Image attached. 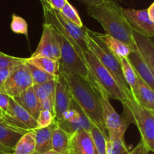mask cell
I'll list each match as a JSON object with an SVG mask.
<instances>
[{
    "label": "cell",
    "mask_w": 154,
    "mask_h": 154,
    "mask_svg": "<svg viewBox=\"0 0 154 154\" xmlns=\"http://www.w3.org/2000/svg\"><path fill=\"white\" fill-rule=\"evenodd\" d=\"M25 60L26 58L12 57V56L7 55L0 51V69L8 67V66H16V65L23 63Z\"/></svg>",
    "instance_id": "33"
},
{
    "label": "cell",
    "mask_w": 154,
    "mask_h": 154,
    "mask_svg": "<svg viewBox=\"0 0 154 154\" xmlns=\"http://www.w3.org/2000/svg\"><path fill=\"white\" fill-rule=\"evenodd\" d=\"M54 119H55L54 115L49 111H41L36 120L37 129L45 128L51 126L55 121Z\"/></svg>",
    "instance_id": "32"
},
{
    "label": "cell",
    "mask_w": 154,
    "mask_h": 154,
    "mask_svg": "<svg viewBox=\"0 0 154 154\" xmlns=\"http://www.w3.org/2000/svg\"><path fill=\"white\" fill-rule=\"evenodd\" d=\"M132 38L136 51L154 72V45L152 38L132 30Z\"/></svg>",
    "instance_id": "15"
},
{
    "label": "cell",
    "mask_w": 154,
    "mask_h": 154,
    "mask_svg": "<svg viewBox=\"0 0 154 154\" xmlns=\"http://www.w3.org/2000/svg\"><path fill=\"white\" fill-rule=\"evenodd\" d=\"M0 154H8V153H7L5 151H4V150H2V149L0 148Z\"/></svg>",
    "instance_id": "46"
},
{
    "label": "cell",
    "mask_w": 154,
    "mask_h": 154,
    "mask_svg": "<svg viewBox=\"0 0 154 154\" xmlns=\"http://www.w3.org/2000/svg\"><path fill=\"white\" fill-rule=\"evenodd\" d=\"M149 151L146 149L144 145L141 141H140L139 144L131 151H129V154H148Z\"/></svg>",
    "instance_id": "41"
},
{
    "label": "cell",
    "mask_w": 154,
    "mask_h": 154,
    "mask_svg": "<svg viewBox=\"0 0 154 154\" xmlns=\"http://www.w3.org/2000/svg\"><path fill=\"white\" fill-rule=\"evenodd\" d=\"M35 138L34 130L26 132L17 144L12 154H35Z\"/></svg>",
    "instance_id": "24"
},
{
    "label": "cell",
    "mask_w": 154,
    "mask_h": 154,
    "mask_svg": "<svg viewBox=\"0 0 154 154\" xmlns=\"http://www.w3.org/2000/svg\"><path fill=\"white\" fill-rule=\"evenodd\" d=\"M26 63L29 69L33 84H42L44 83L51 81V80L57 79V76L51 75V74L42 70L41 69L38 68L37 66H34V65L31 64V63H29L27 62Z\"/></svg>",
    "instance_id": "28"
},
{
    "label": "cell",
    "mask_w": 154,
    "mask_h": 154,
    "mask_svg": "<svg viewBox=\"0 0 154 154\" xmlns=\"http://www.w3.org/2000/svg\"><path fill=\"white\" fill-rule=\"evenodd\" d=\"M16 66H17V65H16ZM16 66H8V67L0 69V81L4 83L7 80V78H8L9 75H11V73L13 72Z\"/></svg>",
    "instance_id": "39"
},
{
    "label": "cell",
    "mask_w": 154,
    "mask_h": 154,
    "mask_svg": "<svg viewBox=\"0 0 154 154\" xmlns=\"http://www.w3.org/2000/svg\"><path fill=\"white\" fill-rule=\"evenodd\" d=\"M86 32L88 51L91 52L102 63V66L112 75L126 96L129 97L132 96L123 76L120 62L111 54L105 44L96 36L95 32L88 28H87Z\"/></svg>",
    "instance_id": "5"
},
{
    "label": "cell",
    "mask_w": 154,
    "mask_h": 154,
    "mask_svg": "<svg viewBox=\"0 0 154 154\" xmlns=\"http://www.w3.org/2000/svg\"><path fill=\"white\" fill-rule=\"evenodd\" d=\"M132 96L141 106L150 111H154L153 90H152L138 76L136 88Z\"/></svg>",
    "instance_id": "21"
},
{
    "label": "cell",
    "mask_w": 154,
    "mask_h": 154,
    "mask_svg": "<svg viewBox=\"0 0 154 154\" xmlns=\"http://www.w3.org/2000/svg\"><path fill=\"white\" fill-rule=\"evenodd\" d=\"M63 75V74H62ZM69 86L72 98L82 108L93 124L97 126L107 137V129L102 117L99 94L90 80L77 75H63Z\"/></svg>",
    "instance_id": "2"
},
{
    "label": "cell",
    "mask_w": 154,
    "mask_h": 154,
    "mask_svg": "<svg viewBox=\"0 0 154 154\" xmlns=\"http://www.w3.org/2000/svg\"><path fill=\"white\" fill-rule=\"evenodd\" d=\"M26 132L0 122V148L8 154L13 153L17 144Z\"/></svg>",
    "instance_id": "16"
},
{
    "label": "cell",
    "mask_w": 154,
    "mask_h": 154,
    "mask_svg": "<svg viewBox=\"0 0 154 154\" xmlns=\"http://www.w3.org/2000/svg\"><path fill=\"white\" fill-rule=\"evenodd\" d=\"M96 149V154H107V140L108 137L94 124L90 130Z\"/></svg>",
    "instance_id": "27"
},
{
    "label": "cell",
    "mask_w": 154,
    "mask_h": 154,
    "mask_svg": "<svg viewBox=\"0 0 154 154\" xmlns=\"http://www.w3.org/2000/svg\"><path fill=\"white\" fill-rule=\"evenodd\" d=\"M26 61L37 66L42 70L57 76L59 74V60L48 57H37V58H27Z\"/></svg>",
    "instance_id": "25"
},
{
    "label": "cell",
    "mask_w": 154,
    "mask_h": 154,
    "mask_svg": "<svg viewBox=\"0 0 154 154\" xmlns=\"http://www.w3.org/2000/svg\"><path fill=\"white\" fill-rule=\"evenodd\" d=\"M10 96L8 95L0 93V110L3 113H5L7 111L9 106V102H10Z\"/></svg>",
    "instance_id": "37"
},
{
    "label": "cell",
    "mask_w": 154,
    "mask_h": 154,
    "mask_svg": "<svg viewBox=\"0 0 154 154\" xmlns=\"http://www.w3.org/2000/svg\"><path fill=\"white\" fill-rule=\"evenodd\" d=\"M129 150L124 141V137L107 140V154H129Z\"/></svg>",
    "instance_id": "29"
},
{
    "label": "cell",
    "mask_w": 154,
    "mask_h": 154,
    "mask_svg": "<svg viewBox=\"0 0 154 154\" xmlns=\"http://www.w3.org/2000/svg\"><path fill=\"white\" fill-rule=\"evenodd\" d=\"M57 126L67 132L69 135L80 129L90 132L93 123L79 106L76 101L72 98L70 106L65 114L61 121L57 123Z\"/></svg>",
    "instance_id": "11"
},
{
    "label": "cell",
    "mask_w": 154,
    "mask_h": 154,
    "mask_svg": "<svg viewBox=\"0 0 154 154\" xmlns=\"http://www.w3.org/2000/svg\"><path fill=\"white\" fill-rule=\"evenodd\" d=\"M11 29L12 31L17 34H22L27 36L28 35V24L26 21L21 17L12 14V20L11 23Z\"/></svg>",
    "instance_id": "31"
},
{
    "label": "cell",
    "mask_w": 154,
    "mask_h": 154,
    "mask_svg": "<svg viewBox=\"0 0 154 154\" xmlns=\"http://www.w3.org/2000/svg\"><path fill=\"white\" fill-rule=\"evenodd\" d=\"M1 122L26 132L37 129L36 119L11 97L7 111L3 114Z\"/></svg>",
    "instance_id": "10"
},
{
    "label": "cell",
    "mask_w": 154,
    "mask_h": 154,
    "mask_svg": "<svg viewBox=\"0 0 154 154\" xmlns=\"http://www.w3.org/2000/svg\"><path fill=\"white\" fill-rule=\"evenodd\" d=\"M87 14L96 20L103 27L105 34L127 45L132 51H136L132 29L121 12L118 3L108 2L98 5L87 6Z\"/></svg>",
    "instance_id": "1"
},
{
    "label": "cell",
    "mask_w": 154,
    "mask_h": 154,
    "mask_svg": "<svg viewBox=\"0 0 154 154\" xmlns=\"http://www.w3.org/2000/svg\"><path fill=\"white\" fill-rule=\"evenodd\" d=\"M89 80L99 94V102L102 107V117L108 132V139L124 137L126 129L130 123L123 115H120L115 111L110 102L109 98L107 96L102 89L90 78Z\"/></svg>",
    "instance_id": "8"
},
{
    "label": "cell",
    "mask_w": 154,
    "mask_h": 154,
    "mask_svg": "<svg viewBox=\"0 0 154 154\" xmlns=\"http://www.w3.org/2000/svg\"><path fill=\"white\" fill-rule=\"evenodd\" d=\"M60 12L67 20L79 27L84 26L82 20L76 9L68 2Z\"/></svg>",
    "instance_id": "30"
},
{
    "label": "cell",
    "mask_w": 154,
    "mask_h": 154,
    "mask_svg": "<svg viewBox=\"0 0 154 154\" xmlns=\"http://www.w3.org/2000/svg\"><path fill=\"white\" fill-rule=\"evenodd\" d=\"M122 104L128 108L133 123L138 127L141 137V141L149 152H153L154 111L141 106L132 96Z\"/></svg>",
    "instance_id": "6"
},
{
    "label": "cell",
    "mask_w": 154,
    "mask_h": 154,
    "mask_svg": "<svg viewBox=\"0 0 154 154\" xmlns=\"http://www.w3.org/2000/svg\"><path fill=\"white\" fill-rule=\"evenodd\" d=\"M96 32V36L103 42L105 46L108 48L111 52V54L120 61L121 59L127 58L129 54H130L132 51L127 45L122 42L121 41L115 38L114 37L108 35L104 33Z\"/></svg>",
    "instance_id": "19"
},
{
    "label": "cell",
    "mask_w": 154,
    "mask_h": 154,
    "mask_svg": "<svg viewBox=\"0 0 154 154\" xmlns=\"http://www.w3.org/2000/svg\"><path fill=\"white\" fill-rule=\"evenodd\" d=\"M69 154H96L90 132L80 129L70 135Z\"/></svg>",
    "instance_id": "14"
},
{
    "label": "cell",
    "mask_w": 154,
    "mask_h": 154,
    "mask_svg": "<svg viewBox=\"0 0 154 154\" xmlns=\"http://www.w3.org/2000/svg\"><path fill=\"white\" fill-rule=\"evenodd\" d=\"M39 1L42 3V6H50L49 1H48V0H39Z\"/></svg>",
    "instance_id": "43"
},
{
    "label": "cell",
    "mask_w": 154,
    "mask_h": 154,
    "mask_svg": "<svg viewBox=\"0 0 154 154\" xmlns=\"http://www.w3.org/2000/svg\"><path fill=\"white\" fill-rule=\"evenodd\" d=\"M22 108L37 120L40 110L37 97L35 95L32 87L26 90L18 96L13 98Z\"/></svg>",
    "instance_id": "22"
},
{
    "label": "cell",
    "mask_w": 154,
    "mask_h": 154,
    "mask_svg": "<svg viewBox=\"0 0 154 154\" xmlns=\"http://www.w3.org/2000/svg\"><path fill=\"white\" fill-rule=\"evenodd\" d=\"M3 114H4V113L2 112V111L0 110V122L2 121V117H3Z\"/></svg>",
    "instance_id": "45"
},
{
    "label": "cell",
    "mask_w": 154,
    "mask_h": 154,
    "mask_svg": "<svg viewBox=\"0 0 154 154\" xmlns=\"http://www.w3.org/2000/svg\"><path fill=\"white\" fill-rule=\"evenodd\" d=\"M39 103V110L41 111H49L50 112L52 113L55 117V113H54V107L51 104L48 99H44V100L38 101Z\"/></svg>",
    "instance_id": "36"
},
{
    "label": "cell",
    "mask_w": 154,
    "mask_h": 154,
    "mask_svg": "<svg viewBox=\"0 0 154 154\" xmlns=\"http://www.w3.org/2000/svg\"><path fill=\"white\" fill-rule=\"evenodd\" d=\"M147 11L150 19L151 20V21L154 22V2L152 3V4L147 8Z\"/></svg>",
    "instance_id": "42"
},
{
    "label": "cell",
    "mask_w": 154,
    "mask_h": 154,
    "mask_svg": "<svg viewBox=\"0 0 154 154\" xmlns=\"http://www.w3.org/2000/svg\"><path fill=\"white\" fill-rule=\"evenodd\" d=\"M78 1L87 5V6L98 5H101L105 2H113L118 3V4L120 2H123V0H78Z\"/></svg>",
    "instance_id": "38"
},
{
    "label": "cell",
    "mask_w": 154,
    "mask_h": 154,
    "mask_svg": "<svg viewBox=\"0 0 154 154\" xmlns=\"http://www.w3.org/2000/svg\"><path fill=\"white\" fill-rule=\"evenodd\" d=\"M121 12L133 31L153 38L154 35V22L147 14V9L136 10L121 7Z\"/></svg>",
    "instance_id": "12"
},
{
    "label": "cell",
    "mask_w": 154,
    "mask_h": 154,
    "mask_svg": "<svg viewBox=\"0 0 154 154\" xmlns=\"http://www.w3.org/2000/svg\"><path fill=\"white\" fill-rule=\"evenodd\" d=\"M72 96L64 76L59 73L57 77L55 99H54V113L56 123L61 121L65 114L70 106Z\"/></svg>",
    "instance_id": "13"
},
{
    "label": "cell",
    "mask_w": 154,
    "mask_h": 154,
    "mask_svg": "<svg viewBox=\"0 0 154 154\" xmlns=\"http://www.w3.org/2000/svg\"><path fill=\"white\" fill-rule=\"evenodd\" d=\"M45 22L49 23L61 32L66 38L73 45L80 56L84 59V53L88 51L87 42V27H79L69 22L59 11L50 6H42Z\"/></svg>",
    "instance_id": "3"
},
{
    "label": "cell",
    "mask_w": 154,
    "mask_h": 154,
    "mask_svg": "<svg viewBox=\"0 0 154 154\" xmlns=\"http://www.w3.org/2000/svg\"><path fill=\"white\" fill-rule=\"evenodd\" d=\"M32 89L38 101H42L44 100V99H48L46 93H45V90H44V88L41 84H33Z\"/></svg>",
    "instance_id": "35"
},
{
    "label": "cell",
    "mask_w": 154,
    "mask_h": 154,
    "mask_svg": "<svg viewBox=\"0 0 154 154\" xmlns=\"http://www.w3.org/2000/svg\"><path fill=\"white\" fill-rule=\"evenodd\" d=\"M32 85L29 69L25 60L15 66L13 72L3 83L0 89V93L14 98L32 87Z\"/></svg>",
    "instance_id": "9"
},
{
    "label": "cell",
    "mask_w": 154,
    "mask_h": 154,
    "mask_svg": "<svg viewBox=\"0 0 154 154\" xmlns=\"http://www.w3.org/2000/svg\"><path fill=\"white\" fill-rule=\"evenodd\" d=\"M120 66H121L122 73L124 78L125 81L127 84L128 87L130 90L131 95H132L135 92L138 81V75L132 68V65L129 62L127 58H123L120 60Z\"/></svg>",
    "instance_id": "26"
},
{
    "label": "cell",
    "mask_w": 154,
    "mask_h": 154,
    "mask_svg": "<svg viewBox=\"0 0 154 154\" xmlns=\"http://www.w3.org/2000/svg\"><path fill=\"white\" fill-rule=\"evenodd\" d=\"M56 31L60 45L59 73L63 75H77L84 79L88 80L90 74L84 60L78 54L73 45L66 37L57 29Z\"/></svg>",
    "instance_id": "7"
},
{
    "label": "cell",
    "mask_w": 154,
    "mask_h": 154,
    "mask_svg": "<svg viewBox=\"0 0 154 154\" xmlns=\"http://www.w3.org/2000/svg\"><path fill=\"white\" fill-rule=\"evenodd\" d=\"M49 5L54 10L57 11H60L65 5L68 2V0H48Z\"/></svg>",
    "instance_id": "40"
},
{
    "label": "cell",
    "mask_w": 154,
    "mask_h": 154,
    "mask_svg": "<svg viewBox=\"0 0 154 154\" xmlns=\"http://www.w3.org/2000/svg\"><path fill=\"white\" fill-rule=\"evenodd\" d=\"M54 27L49 23H44L43 32L41 40L35 51L32 53L29 58L48 57L54 59L52 53V35Z\"/></svg>",
    "instance_id": "18"
},
{
    "label": "cell",
    "mask_w": 154,
    "mask_h": 154,
    "mask_svg": "<svg viewBox=\"0 0 154 154\" xmlns=\"http://www.w3.org/2000/svg\"><path fill=\"white\" fill-rule=\"evenodd\" d=\"M35 154H38V153H35Z\"/></svg>",
    "instance_id": "48"
},
{
    "label": "cell",
    "mask_w": 154,
    "mask_h": 154,
    "mask_svg": "<svg viewBox=\"0 0 154 154\" xmlns=\"http://www.w3.org/2000/svg\"><path fill=\"white\" fill-rule=\"evenodd\" d=\"M57 126L55 121L45 128L34 129L35 138V153L43 154L52 150V135Z\"/></svg>",
    "instance_id": "20"
},
{
    "label": "cell",
    "mask_w": 154,
    "mask_h": 154,
    "mask_svg": "<svg viewBox=\"0 0 154 154\" xmlns=\"http://www.w3.org/2000/svg\"><path fill=\"white\" fill-rule=\"evenodd\" d=\"M43 154H61V153H57V152L54 151V150H50V151L46 152V153H45Z\"/></svg>",
    "instance_id": "44"
},
{
    "label": "cell",
    "mask_w": 154,
    "mask_h": 154,
    "mask_svg": "<svg viewBox=\"0 0 154 154\" xmlns=\"http://www.w3.org/2000/svg\"><path fill=\"white\" fill-rule=\"evenodd\" d=\"M127 59L137 75L152 90H154V72L150 69L148 65L141 58L138 51H132L129 54Z\"/></svg>",
    "instance_id": "17"
},
{
    "label": "cell",
    "mask_w": 154,
    "mask_h": 154,
    "mask_svg": "<svg viewBox=\"0 0 154 154\" xmlns=\"http://www.w3.org/2000/svg\"><path fill=\"white\" fill-rule=\"evenodd\" d=\"M70 135L57 126L52 135V150L61 154H69V144Z\"/></svg>",
    "instance_id": "23"
},
{
    "label": "cell",
    "mask_w": 154,
    "mask_h": 154,
    "mask_svg": "<svg viewBox=\"0 0 154 154\" xmlns=\"http://www.w3.org/2000/svg\"><path fill=\"white\" fill-rule=\"evenodd\" d=\"M84 59L89 69V78L101 87L109 99H117L123 103L130 97L126 96L112 75L91 52H84Z\"/></svg>",
    "instance_id": "4"
},
{
    "label": "cell",
    "mask_w": 154,
    "mask_h": 154,
    "mask_svg": "<svg viewBox=\"0 0 154 154\" xmlns=\"http://www.w3.org/2000/svg\"><path fill=\"white\" fill-rule=\"evenodd\" d=\"M46 93L47 97L49 99L54 107V99H55V93H56V86H57V79L51 80V81L45 82L41 84Z\"/></svg>",
    "instance_id": "34"
},
{
    "label": "cell",
    "mask_w": 154,
    "mask_h": 154,
    "mask_svg": "<svg viewBox=\"0 0 154 154\" xmlns=\"http://www.w3.org/2000/svg\"><path fill=\"white\" fill-rule=\"evenodd\" d=\"M2 84H3V83L2 82V81H0V89H1V87H2Z\"/></svg>",
    "instance_id": "47"
}]
</instances>
